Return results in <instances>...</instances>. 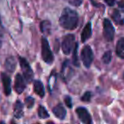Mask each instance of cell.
Masks as SVG:
<instances>
[{
  "instance_id": "5bb4252c",
  "label": "cell",
  "mask_w": 124,
  "mask_h": 124,
  "mask_svg": "<svg viewBox=\"0 0 124 124\" xmlns=\"http://www.w3.org/2000/svg\"><path fill=\"white\" fill-rule=\"evenodd\" d=\"M24 115L23 112V104L21 100H17L14 105V116L16 118L21 119Z\"/></svg>"
},
{
  "instance_id": "cb8c5ba5",
  "label": "cell",
  "mask_w": 124,
  "mask_h": 124,
  "mask_svg": "<svg viewBox=\"0 0 124 124\" xmlns=\"http://www.w3.org/2000/svg\"><path fill=\"white\" fill-rule=\"evenodd\" d=\"M65 103L67 105L69 108H71L72 107V101H71V98L70 96H66L65 97Z\"/></svg>"
},
{
  "instance_id": "2e32d148",
  "label": "cell",
  "mask_w": 124,
  "mask_h": 124,
  "mask_svg": "<svg viewBox=\"0 0 124 124\" xmlns=\"http://www.w3.org/2000/svg\"><path fill=\"white\" fill-rule=\"evenodd\" d=\"M40 29H41L42 33L45 35H48L50 33V29H51V23L48 21H43L40 24Z\"/></svg>"
},
{
  "instance_id": "277c9868",
  "label": "cell",
  "mask_w": 124,
  "mask_h": 124,
  "mask_svg": "<svg viewBox=\"0 0 124 124\" xmlns=\"http://www.w3.org/2000/svg\"><path fill=\"white\" fill-rule=\"evenodd\" d=\"M81 59L85 67L89 68L93 60V53L91 47L88 45L83 47L81 52Z\"/></svg>"
},
{
  "instance_id": "52a82bcc",
  "label": "cell",
  "mask_w": 124,
  "mask_h": 124,
  "mask_svg": "<svg viewBox=\"0 0 124 124\" xmlns=\"http://www.w3.org/2000/svg\"><path fill=\"white\" fill-rule=\"evenodd\" d=\"M76 112L82 122H83L85 124L92 123L91 115H90L89 112L88 111V110L86 108H84V107H78V108H77Z\"/></svg>"
},
{
  "instance_id": "8fae6325",
  "label": "cell",
  "mask_w": 124,
  "mask_h": 124,
  "mask_svg": "<svg viewBox=\"0 0 124 124\" xmlns=\"http://www.w3.org/2000/svg\"><path fill=\"white\" fill-rule=\"evenodd\" d=\"M92 35V24L91 22H88L86 24V26H84V28L83 29L81 34V41L83 43H85L86 41H88Z\"/></svg>"
},
{
  "instance_id": "8992f818",
  "label": "cell",
  "mask_w": 124,
  "mask_h": 124,
  "mask_svg": "<svg viewBox=\"0 0 124 124\" xmlns=\"http://www.w3.org/2000/svg\"><path fill=\"white\" fill-rule=\"evenodd\" d=\"M103 28H104V38L108 42H110L114 39L115 35V29L113 25L111 24L109 19H105L103 21Z\"/></svg>"
},
{
  "instance_id": "ffe728a7",
  "label": "cell",
  "mask_w": 124,
  "mask_h": 124,
  "mask_svg": "<svg viewBox=\"0 0 124 124\" xmlns=\"http://www.w3.org/2000/svg\"><path fill=\"white\" fill-rule=\"evenodd\" d=\"M111 56H112L111 51L108 50V51L105 52V54L102 56V62H103L104 64L108 65L110 62V60H111Z\"/></svg>"
},
{
  "instance_id": "30bf717a",
  "label": "cell",
  "mask_w": 124,
  "mask_h": 124,
  "mask_svg": "<svg viewBox=\"0 0 124 124\" xmlns=\"http://www.w3.org/2000/svg\"><path fill=\"white\" fill-rule=\"evenodd\" d=\"M53 113L60 120H64L66 116V110L61 104H59L53 108Z\"/></svg>"
},
{
  "instance_id": "7402d4cb",
  "label": "cell",
  "mask_w": 124,
  "mask_h": 124,
  "mask_svg": "<svg viewBox=\"0 0 124 124\" xmlns=\"http://www.w3.org/2000/svg\"><path fill=\"white\" fill-rule=\"evenodd\" d=\"M91 96H92V93L91 92H86L83 95V97L81 98L82 101H84V102H89L90 100H91Z\"/></svg>"
},
{
  "instance_id": "44dd1931",
  "label": "cell",
  "mask_w": 124,
  "mask_h": 124,
  "mask_svg": "<svg viewBox=\"0 0 124 124\" xmlns=\"http://www.w3.org/2000/svg\"><path fill=\"white\" fill-rule=\"evenodd\" d=\"M25 103H26L27 108L31 109V108H32L33 105H34L35 100L31 96H28V97H26V100H25Z\"/></svg>"
},
{
  "instance_id": "e0dca14e",
  "label": "cell",
  "mask_w": 124,
  "mask_h": 124,
  "mask_svg": "<svg viewBox=\"0 0 124 124\" xmlns=\"http://www.w3.org/2000/svg\"><path fill=\"white\" fill-rule=\"evenodd\" d=\"M111 17H112V20H113L116 24L123 25L124 19L122 18V16H121L120 12H119L117 9H115V10L113 11V13H112V15H111Z\"/></svg>"
},
{
  "instance_id": "484cf974",
  "label": "cell",
  "mask_w": 124,
  "mask_h": 124,
  "mask_svg": "<svg viewBox=\"0 0 124 124\" xmlns=\"http://www.w3.org/2000/svg\"><path fill=\"white\" fill-rule=\"evenodd\" d=\"M118 6L121 8V9H124V0L118 2Z\"/></svg>"
},
{
  "instance_id": "7c38bea8",
  "label": "cell",
  "mask_w": 124,
  "mask_h": 124,
  "mask_svg": "<svg viewBox=\"0 0 124 124\" xmlns=\"http://www.w3.org/2000/svg\"><path fill=\"white\" fill-rule=\"evenodd\" d=\"M4 67L6 71L9 73H12L15 71L16 68V60L13 56H9L6 59L5 63H4Z\"/></svg>"
},
{
  "instance_id": "4fadbf2b",
  "label": "cell",
  "mask_w": 124,
  "mask_h": 124,
  "mask_svg": "<svg viewBox=\"0 0 124 124\" xmlns=\"http://www.w3.org/2000/svg\"><path fill=\"white\" fill-rule=\"evenodd\" d=\"M33 88H34V92L35 93L38 95L41 98H43L45 95V90H44V87L43 84L40 80H36L34 81L33 83Z\"/></svg>"
},
{
  "instance_id": "7a4b0ae2",
  "label": "cell",
  "mask_w": 124,
  "mask_h": 124,
  "mask_svg": "<svg viewBox=\"0 0 124 124\" xmlns=\"http://www.w3.org/2000/svg\"><path fill=\"white\" fill-rule=\"evenodd\" d=\"M42 58L47 64H52L54 59L50 49L48 41L46 38H42Z\"/></svg>"
},
{
  "instance_id": "5b68a950",
  "label": "cell",
  "mask_w": 124,
  "mask_h": 124,
  "mask_svg": "<svg viewBox=\"0 0 124 124\" xmlns=\"http://www.w3.org/2000/svg\"><path fill=\"white\" fill-rule=\"evenodd\" d=\"M75 36L73 34H67L65 36L63 42H62V50L65 54L68 55L71 54L75 46Z\"/></svg>"
},
{
  "instance_id": "ba28073f",
  "label": "cell",
  "mask_w": 124,
  "mask_h": 124,
  "mask_svg": "<svg viewBox=\"0 0 124 124\" xmlns=\"http://www.w3.org/2000/svg\"><path fill=\"white\" fill-rule=\"evenodd\" d=\"M26 86V82L25 80L24 77L21 74L18 73L16 76V79H15V90L17 93L21 94L23 93Z\"/></svg>"
},
{
  "instance_id": "3957f363",
  "label": "cell",
  "mask_w": 124,
  "mask_h": 124,
  "mask_svg": "<svg viewBox=\"0 0 124 124\" xmlns=\"http://www.w3.org/2000/svg\"><path fill=\"white\" fill-rule=\"evenodd\" d=\"M19 62L21 70H22L23 77H24L26 82V83H31L33 79V77H34V73H33V71L30 66L28 61L23 57H19Z\"/></svg>"
},
{
  "instance_id": "ac0fdd59",
  "label": "cell",
  "mask_w": 124,
  "mask_h": 124,
  "mask_svg": "<svg viewBox=\"0 0 124 124\" xmlns=\"http://www.w3.org/2000/svg\"><path fill=\"white\" fill-rule=\"evenodd\" d=\"M38 116H39L41 119H46L49 116V114L48 113L46 108H45L44 106H43V105H39L38 110Z\"/></svg>"
},
{
  "instance_id": "d4e9b609",
  "label": "cell",
  "mask_w": 124,
  "mask_h": 124,
  "mask_svg": "<svg viewBox=\"0 0 124 124\" xmlns=\"http://www.w3.org/2000/svg\"><path fill=\"white\" fill-rule=\"evenodd\" d=\"M105 1L109 6H113L116 2V0H105Z\"/></svg>"
},
{
  "instance_id": "9c48e42d",
  "label": "cell",
  "mask_w": 124,
  "mask_h": 124,
  "mask_svg": "<svg viewBox=\"0 0 124 124\" xmlns=\"http://www.w3.org/2000/svg\"><path fill=\"white\" fill-rule=\"evenodd\" d=\"M1 80L3 83V87H4V92L6 96H9L11 93V78L9 75L6 73L2 72L1 73Z\"/></svg>"
},
{
  "instance_id": "6da1fadb",
  "label": "cell",
  "mask_w": 124,
  "mask_h": 124,
  "mask_svg": "<svg viewBox=\"0 0 124 124\" xmlns=\"http://www.w3.org/2000/svg\"><path fill=\"white\" fill-rule=\"evenodd\" d=\"M60 25L66 30H74L78 25V15L75 10L65 8L60 17Z\"/></svg>"
},
{
  "instance_id": "9a60e30c",
  "label": "cell",
  "mask_w": 124,
  "mask_h": 124,
  "mask_svg": "<svg viewBox=\"0 0 124 124\" xmlns=\"http://www.w3.org/2000/svg\"><path fill=\"white\" fill-rule=\"evenodd\" d=\"M116 53L117 56L124 59V38H122L118 40L116 47Z\"/></svg>"
},
{
  "instance_id": "d6986e66",
  "label": "cell",
  "mask_w": 124,
  "mask_h": 124,
  "mask_svg": "<svg viewBox=\"0 0 124 124\" xmlns=\"http://www.w3.org/2000/svg\"><path fill=\"white\" fill-rule=\"evenodd\" d=\"M78 43H75V46L73 48V57H72V62L74 66H79V60H78Z\"/></svg>"
},
{
  "instance_id": "603a6c76",
  "label": "cell",
  "mask_w": 124,
  "mask_h": 124,
  "mask_svg": "<svg viewBox=\"0 0 124 124\" xmlns=\"http://www.w3.org/2000/svg\"><path fill=\"white\" fill-rule=\"evenodd\" d=\"M71 5L74 6V7H78L83 4V0H67Z\"/></svg>"
}]
</instances>
